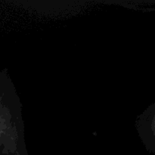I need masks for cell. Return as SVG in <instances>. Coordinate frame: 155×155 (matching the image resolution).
Listing matches in <instances>:
<instances>
[{
  "label": "cell",
  "instance_id": "cell-1",
  "mask_svg": "<svg viewBox=\"0 0 155 155\" xmlns=\"http://www.w3.org/2000/svg\"><path fill=\"white\" fill-rule=\"evenodd\" d=\"M6 117L0 101V145H4L6 138Z\"/></svg>",
  "mask_w": 155,
  "mask_h": 155
}]
</instances>
